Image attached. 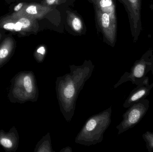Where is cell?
<instances>
[{
    "label": "cell",
    "mask_w": 153,
    "mask_h": 152,
    "mask_svg": "<svg viewBox=\"0 0 153 152\" xmlns=\"http://www.w3.org/2000/svg\"><path fill=\"white\" fill-rule=\"evenodd\" d=\"M70 73L58 77L56 91L60 110L66 121L70 122L74 115L79 94L92 74L94 66L85 61L80 66H70Z\"/></svg>",
    "instance_id": "6da1fadb"
},
{
    "label": "cell",
    "mask_w": 153,
    "mask_h": 152,
    "mask_svg": "<svg viewBox=\"0 0 153 152\" xmlns=\"http://www.w3.org/2000/svg\"><path fill=\"white\" fill-rule=\"evenodd\" d=\"M39 93L35 74L27 70L19 72L12 78L7 96L12 103L24 104L36 102Z\"/></svg>",
    "instance_id": "7a4b0ae2"
},
{
    "label": "cell",
    "mask_w": 153,
    "mask_h": 152,
    "mask_svg": "<svg viewBox=\"0 0 153 152\" xmlns=\"http://www.w3.org/2000/svg\"><path fill=\"white\" fill-rule=\"evenodd\" d=\"M111 107L89 117L76 136L75 142L90 146L102 142L104 133L111 122Z\"/></svg>",
    "instance_id": "3957f363"
},
{
    "label": "cell",
    "mask_w": 153,
    "mask_h": 152,
    "mask_svg": "<svg viewBox=\"0 0 153 152\" xmlns=\"http://www.w3.org/2000/svg\"><path fill=\"white\" fill-rule=\"evenodd\" d=\"M150 72L153 75V51L152 50H148L140 59L134 62L130 71L126 72L121 76L119 81L114 86V88L128 81L137 85Z\"/></svg>",
    "instance_id": "277c9868"
},
{
    "label": "cell",
    "mask_w": 153,
    "mask_h": 152,
    "mask_svg": "<svg viewBox=\"0 0 153 152\" xmlns=\"http://www.w3.org/2000/svg\"><path fill=\"white\" fill-rule=\"evenodd\" d=\"M150 107V101L142 99L128 108L123 115V120L117 126L118 134H122L136 126L143 119Z\"/></svg>",
    "instance_id": "5b68a950"
},
{
    "label": "cell",
    "mask_w": 153,
    "mask_h": 152,
    "mask_svg": "<svg viewBox=\"0 0 153 152\" xmlns=\"http://www.w3.org/2000/svg\"><path fill=\"white\" fill-rule=\"evenodd\" d=\"M95 9L96 19L104 37L111 46H114L117 37V21L108 13Z\"/></svg>",
    "instance_id": "8992f818"
},
{
    "label": "cell",
    "mask_w": 153,
    "mask_h": 152,
    "mask_svg": "<svg viewBox=\"0 0 153 152\" xmlns=\"http://www.w3.org/2000/svg\"><path fill=\"white\" fill-rule=\"evenodd\" d=\"M126 8L129 16L132 32L135 41L142 29L141 21V0H120Z\"/></svg>",
    "instance_id": "52a82bcc"
},
{
    "label": "cell",
    "mask_w": 153,
    "mask_h": 152,
    "mask_svg": "<svg viewBox=\"0 0 153 152\" xmlns=\"http://www.w3.org/2000/svg\"><path fill=\"white\" fill-rule=\"evenodd\" d=\"M153 87V83L149 84V77L146 76L142 82L137 85L136 87L132 90L125 101L123 107L125 108H129L140 100L145 99L149 95Z\"/></svg>",
    "instance_id": "ba28073f"
},
{
    "label": "cell",
    "mask_w": 153,
    "mask_h": 152,
    "mask_svg": "<svg viewBox=\"0 0 153 152\" xmlns=\"http://www.w3.org/2000/svg\"><path fill=\"white\" fill-rule=\"evenodd\" d=\"M19 142V135L17 129L13 126L8 132L0 130V146L6 152H15Z\"/></svg>",
    "instance_id": "9c48e42d"
},
{
    "label": "cell",
    "mask_w": 153,
    "mask_h": 152,
    "mask_svg": "<svg viewBox=\"0 0 153 152\" xmlns=\"http://www.w3.org/2000/svg\"><path fill=\"white\" fill-rule=\"evenodd\" d=\"M53 10L51 7L41 4H30L26 9V12L30 18L41 19Z\"/></svg>",
    "instance_id": "30bf717a"
},
{
    "label": "cell",
    "mask_w": 153,
    "mask_h": 152,
    "mask_svg": "<svg viewBox=\"0 0 153 152\" xmlns=\"http://www.w3.org/2000/svg\"><path fill=\"white\" fill-rule=\"evenodd\" d=\"M95 8L108 13L113 20L117 21L116 9L113 0H94Z\"/></svg>",
    "instance_id": "8fae6325"
},
{
    "label": "cell",
    "mask_w": 153,
    "mask_h": 152,
    "mask_svg": "<svg viewBox=\"0 0 153 152\" xmlns=\"http://www.w3.org/2000/svg\"><path fill=\"white\" fill-rule=\"evenodd\" d=\"M67 21L72 29L77 33H81L83 30L84 25L82 19L75 13L67 12Z\"/></svg>",
    "instance_id": "7c38bea8"
},
{
    "label": "cell",
    "mask_w": 153,
    "mask_h": 152,
    "mask_svg": "<svg viewBox=\"0 0 153 152\" xmlns=\"http://www.w3.org/2000/svg\"><path fill=\"white\" fill-rule=\"evenodd\" d=\"M34 152H54L52 150L51 137L49 133H48L45 136L43 137L38 142L35 147Z\"/></svg>",
    "instance_id": "4fadbf2b"
},
{
    "label": "cell",
    "mask_w": 153,
    "mask_h": 152,
    "mask_svg": "<svg viewBox=\"0 0 153 152\" xmlns=\"http://www.w3.org/2000/svg\"><path fill=\"white\" fill-rule=\"evenodd\" d=\"M146 145V148L148 152H152L153 151V132L146 131L142 135Z\"/></svg>",
    "instance_id": "5bb4252c"
},
{
    "label": "cell",
    "mask_w": 153,
    "mask_h": 152,
    "mask_svg": "<svg viewBox=\"0 0 153 152\" xmlns=\"http://www.w3.org/2000/svg\"><path fill=\"white\" fill-rule=\"evenodd\" d=\"M46 48L45 46H40L37 49L35 54V59L39 62H41L44 60L46 54Z\"/></svg>",
    "instance_id": "9a60e30c"
},
{
    "label": "cell",
    "mask_w": 153,
    "mask_h": 152,
    "mask_svg": "<svg viewBox=\"0 0 153 152\" xmlns=\"http://www.w3.org/2000/svg\"><path fill=\"white\" fill-rule=\"evenodd\" d=\"M59 4V0H44L42 4L52 8V6L57 5Z\"/></svg>",
    "instance_id": "2e32d148"
},
{
    "label": "cell",
    "mask_w": 153,
    "mask_h": 152,
    "mask_svg": "<svg viewBox=\"0 0 153 152\" xmlns=\"http://www.w3.org/2000/svg\"><path fill=\"white\" fill-rule=\"evenodd\" d=\"M3 27L4 29H8V30H13L14 23H11V22L6 23L4 25Z\"/></svg>",
    "instance_id": "e0dca14e"
},
{
    "label": "cell",
    "mask_w": 153,
    "mask_h": 152,
    "mask_svg": "<svg viewBox=\"0 0 153 152\" xmlns=\"http://www.w3.org/2000/svg\"><path fill=\"white\" fill-rule=\"evenodd\" d=\"M22 5H23L22 3L19 4L18 5H16V6L14 7V10L15 11H19V10H20L21 9L22 7Z\"/></svg>",
    "instance_id": "ac0fdd59"
},
{
    "label": "cell",
    "mask_w": 153,
    "mask_h": 152,
    "mask_svg": "<svg viewBox=\"0 0 153 152\" xmlns=\"http://www.w3.org/2000/svg\"><path fill=\"white\" fill-rule=\"evenodd\" d=\"M71 148L70 147H67L66 148H64L62 150H61L60 152H72Z\"/></svg>",
    "instance_id": "d6986e66"
},
{
    "label": "cell",
    "mask_w": 153,
    "mask_h": 152,
    "mask_svg": "<svg viewBox=\"0 0 153 152\" xmlns=\"http://www.w3.org/2000/svg\"><path fill=\"white\" fill-rule=\"evenodd\" d=\"M62 1V0H59V2L61 1Z\"/></svg>",
    "instance_id": "ffe728a7"
}]
</instances>
